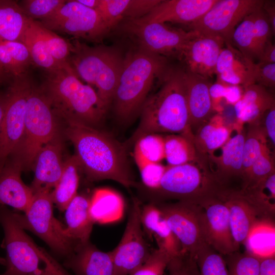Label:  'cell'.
<instances>
[{
	"instance_id": "ffe728a7",
	"label": "cell",
	"mask_w": 275,
	"mask_h": 275,
	"mask_svg": "<svg viewBox=\"0 0 275 275\" xmlns=\"http://www.w3.org/2000/svg\"><path fill=\"white\" fill-rule=\"evenodd\" d=\"M217 1L162 0L140 19L146 21L163 23L170 22L189 26L198 20Z\"/></svg>"
},
{
	"instance_id": "3957f363",
	"label": "cell",
	"mask_w": 275,
	"mask_h": 275,
	"mask_svg": "<svg viewBox=\"0 0 275 275\" xmlns=\"http://www.w3.org/2000/svg\"><path fill=\"white\" fill-rule=\"evenodd\" d=\"M169 68L166 57L140 48L126 55L112 101L119 121L127 123L140 114L154 82Z\"/></svg>"
},
{
	"instance_id": "7402d4cb",
	"label": "cell",
	"mask_w": 275,
	"mask_h": 275,
	"mask_svg": "<svg viewBox=\"0 0 275 275\" xmlns=\"http://www.w3.org/2000/svg\"><path fill=\"white\" fill-rule=\"evenodd\" d=\"M237 133L230 137L222 148L219 156L211 155L208 158L214 166L211 171L218 182L225 189L230 180L236 177L242 179L243 150L246 132L243 126L235 124Z\"/></svg>"
},
{
	"instance_id": "680465c9",
	"label": "cell",
	"mask_w": 275,
	"mask_h": 275,
	"mask_svg": "<svg viewBox=\"0 0 275 275\" xmlns=\"http://www.w3.org/2000/svg\"><path fill=\"white\" fill-rule=\"evenodd\" d=\"M6 75V73H5L4 71L0 65V82L3 81V79L5 77Z\"/></svg>"
},
{
	"instance_id": "6da1fadb",
	"label": "cell",
	"mask_w": 275,
	"mask_h": 275,
	"mask_svg": "<svg viewBox=\"0 0 275 275\" xmlns=\"http://www.w3.org/2000/svg\"><path fill=\"white\" fill-rule=\"evenodd\" d=\"M61 119L64 134L73 144L80 169L89 180H112L125 187L134 185L124 145L96 128L70 118Z\"/></svg>"
},
{
	"instance_id": "f6af8a7d",
	"label": "cell",
	"mask_w": 275,
	"mask_h": 275,
	"mask_svg": "<svg viewBox=\"0 0 275 275\" xmlns=\"http://www.w3.org/2000/svg\"><path fill=\"white\" fill-rule=\"evenodd\" d=\"M133 157L139 169L143 183L151 190L158 187L167 167L160 163L149 161L133 150Z\"/></svg>"
},
{
	"instance_id": "7dc6e473",
	"label": "cell",
	"mask_w": 275,
	"mask_h": 275,
	"mask_svg": "<svg viewBox=\"0 0 275 275\" xmlns=\"http://www.w3.org/2000/svg\"><path fill=\"white\" fill-rule=\"evenodd\" d=\"M172 257L164 250L152 249L146 262L129 275H164Z\"/></svg>"
},
{
	"instance_id": "f5cc1de1",
	"label": "cell",
	"mask_w": 275,
	"mask_h": 275,
	"mask_svg": "<svg viewBox=\"0 0 275 275\" xmlns=\"http://www.w3.org/2000/svg\"><path fill=\"white\" fill-rule=\"evenodd\" d=\"M262 9L269 22L272 34H275V2L274 1H264Z\"/></svg>"
},
{
	"instance_id": "f1b7e54d",
	"label": "cell",
	"mask_w": 275,
	"mask_h": 275,
	"mask_svg": "<svg viewBox=\"0 0 275 275\" xmlns=\"http://www.w3.org/2000/svg\"><path fill=\"white\" fill-rule=\"evenodd\" d=\"M161 0H99L95 9L111 30L120 22L141 18Z\"/></svg>"
},
{
	"instance_id": "74e56055",
	"label": "cell",
	"mask_w": 275,
	"mask_h": 275,
	"mask_svg": "<svg viewBox=\"0 0 275 275\" xmlns=\"http://www.w3.org/2000/svg\"><path fill=\"white\" fill-rule=\"evenodd\" d=\"M164 158L169 166L203 162L198 155L193 141L177 134H169L164 136Z\"/></svg>"
},
{
	"instance_id": "603a6c76",
	"label": "cell",
	"mask_w": 275,
	"mask_h": 275,
	"mask_svg": "<svg viewBox=\"0 0 275 275\" xmlns=\"http://www.w3.org/2000/svg\"><path fill=\"white\" fill-rule=\"evenodd\" d=\"M229 210V222L235 252L244 244L252 228L260 219L257 211L239 190L222 192Z\"/></svg>"
},
{
	"instance_id": "83f0119b",
	"label": "cell",
	"mask_w": 275,
	"mask_h": 275,
	"mask_svg": "<svg viewBox=\"0 0 275 275\" xmlns=\"http://www.w3.org/2000/svg\"><path fill=\"white\" fill-rule=\"evenodd\" d=\"M275 104L273 95L258 84L244 88L240 99L234 105L237 124H259L266 112Z\"/></svg>"
},
{
	"instance_id": "8fae6325",
	"label": "cell",
	"mask_w": 275,
	"mask_h": 275,
	"mask_svg": "<svg viewBox=\"0 0 275 275\" xmlns=\"http://www.w3.org/2000/svg\"><path fill=\"white\" fill-rule=\"evenodd\" d=\"M39 22L52 31L94 42L102 41L111 30L96 10L77 0L66 1L53 15Z\"/></svg>"
},
{
	"instance_id": "7bdbcfd3",
	"label": "cell",
	"mask_w": 275,
	"mask_h": 275,
	"mask_svg": "<svg viewBox=\"0 0 275 275\" xmlns=\"http://www.w3.org/2000/svg\"><path fill=\"white\" fill-rule=\"evenodd\" d=\"M230 275H258L259 258L245 252L239 251L225 256Z\"/></svg>"
},
{
	"instance_id": "d4e9b609",
	"label": "cell",
	"mask_w": 275,
	"mask_h": 275,
	"mask_svg": "<svg viewBox=\"0 0 275 275\" xmlns=\"http://www.w3.org/2000/svg\"><path fill=\"white\" fill-rule=\"evenodd\" d=\"M254 64L231 43L225 42V46L217 61L215 74L219 81L230 85L241 86L244 88L255 84Z\"/></svg>"
},
{
	"instance_id": "52a82bcc",
	"label": "cell",
	"mask_w": 275,
	"mask_h": 275,
	"mask_svg": "<svg viewBox=\"0 0 275 275\" xmlns=\"http://www.w3.org/2000/svg\"><path fill=\"white\" fill-rule=\"evenodd\" d=\"M58 119L40 88L32 86L26 102L23 135L9 159L19 162L23 170L32 169L41 148L61 134Z\"/></svg>"
},
{
	"instance_id": "ab89813d",
	"label": "cell",
	"mask_w": 275,
	"mask_h": 275,
	"mask_svg": "<svg viewBox=\"0 0 275 275\" xmlns=\"http://www.w3.org/2000/svg\"><path fill=\"white\" fill-rule=\"evenodd\" d=\"M37 21L40 34L53 58L62 66L72 68L69 63V58L72 52V45Z\"/></svg>"
},
{
	"instance_id": "60d3db41",
	"label": "cell",
	"mask_w": 275,
	"mask_h": 275,
	"mask_svg": "<svg viewBox=\"0 0 275 275\" xmlns=\"http://www.w3.org/2000/svg\"><path fill=\"white\" fill-rule=\"evenodd\" d=\"M196 259L200 275H230L223 256L207 243L198 251Z\"/></svg>"
},
{
	"instance_id": "9a60e30c",
	"label": "cell",
	"mask_w": 275,
	"mask_h": 275,
	"mask_svg": "<svg viewBox=\"0 0 275 275\" xmlns=\"http://www.w3.org/2000/svg\"><path fill=\"white\" fill-rule=\"evenodd\" d=\"M155 204L178 240L182 252L196 258L198 251L207 243L202 231L199 206L182 201Z\"/></svg>"
},
{
	"instance_id": "e575fe53",
	"label": "cell",
	"mask_w": 275,
	"mask_h": 275,
	"mask_svg": "<svg viewBox=\"0 0 275 275\" xmlns=\"http://www.w3.org/2000/svg\"><path fill=\"white\" fill-rule=\"evenodd\" d=\"M80 169L79 163L75 155L64 161L61 177L51 192L53 203L61 211H65L77 194Z\"/></svg>"
},
{
	"instance_id": "681fc988",
	"label": "cell",
	"mask_w": 275,
	"mask_h": 275,
	"mask_svg": "<svg viewBox=\"0 0 275 275\" xmlns=\"http://www.w3.org/2000/svg\"><path fill=\"white\" fill-rule=\"evenodd\" d=\"M254 77L255 82L264 87H275V63L259 62L254 64Z\"/></svg>"
},
{
	"instance_id": "2e32d148",
	"label": "cell",
	"mask_w": 275,
	"mask_h": 275,
	"mask_svg": "<svg viewBox=\"0 0 275 275\" xmlns=\"http://www.w3.org/2000/svg\"><path fill=\"white\" fill-rule=\"evenodd\" d=\"M222 192L203 199L196 204L200 207L202 229L206 242L225 256L235 252V249L229 210Z\"/></svg>"
},
{
	"instance_id": "db71d44e",
	"label": "cell",
	"mask_w": 275,
	"mask_h": 275,
	"mask_svg": "<svg viewBox=\"0 0 275 275\" xmlns=\"http://www.w3.org/2000/svg\"><path fill=\"white\" fill-rule=\"evenodd\" d=\"M242 93L239 86L228 85L225 99L228 104L234 105L240 99Z\"/></svg>"
},
{
	"instance_id": "f35d334b",
	"label": "cell",
	"mask_w": 275,
	"mask_h": 275,
	"mask_svg": "<svg viewBox=\"0 0 275 275\" xmlns=\"http://www.w3.org/2000/svg\"><path fill=\"white\" fill-rule=\"evenodd\" d=\"M268 141L261 124L249 125L246 133L243 150L242 179L243 181L252 164L268 146Z\"/></svg>"
},
{
	"instance_id": "30bf717a",
	"label": "cell",
	"mask_w": 275,
	"mask_h": 275,
	"mask_svg": "<svg viewBox=\"0 0 275 275\" xmlns=\"http://www.w3.org/2000/svg\"><path fill=\"white\" fill-rule=\"evenodd\" d=\"M123 22L122 30L135 39L140 48L166 58L174 57L180 59L188 42L198 34L191 30L186 31L140 18Z\"/></svg>"
},
{
	"instance_id": "8d00e7d4",
	"label": "cell",
	"mask_w": 275,
	"mask_h": 275,
	"mask_svg": "<svg viewBox=\"0 0 275 275\" xmlns=\"http://www.w3.org/2000/svg\"><path fill=\"white\" fill-rule=\"evenodd\" d=\"M32 63L30 52L21 42H0V65L6 74L13 77L25 74Z\"/></svg>"
},
{
	"instance_id": "d6a6232c",
	"label": "cell",
	"mask_w": 275,
	"mask_h": 275,
	"mask_svg": "<svg viewBox=\"0 0 275 275\" xmlns=\"http://www.w3.org/2000/svg\"><path fill=\"white\" fill-rule=\"evenodd\" d=\"M27 47L33 62L48 72L66 68L59 64L51 55L38 29L37 21L28 17L25 29L18 40Z\"/></svg>"
},
{
	"instance_id": "5bb4252c",
	"label": "cell",
	"mask_w": 275,
	"mask_h": 275,
	"mask_svg": "<svg viewBox=\"0 0 275 275\" xmlns=\"http://www.w3.org/2000/svg\"><path fill=\"white\" fill-rule=\"evenodd\" d=\"M140 201L133 200L126 228L118 245L110 251L115 275H129L143 265L152 250L142 229Z\"/></svg>"
},
{
	"instance_id": "4fadbf2b",
	"label": "cell",
	"mask_w": 275,
	"mask_h": 275,
	"mask_svg": "<svg viewBox=\"0 0 275 275\" xmlns=\"http://www.w3.org/2000/svg\"><path fill=\"white\" fill-rule=\"evenodd\" d=\"M264 0H217L198 20L189 25L199 34L218 36L231 43L234 29L243 18L262 7Z\"/></svg>"
},
{
	"instance_id": "bcb514c9",
	"label": "cell",
	"mask_w": 275,
	"mask_h": 275,
	"mask_svg": "<svg viewBox=\"0 0 275 275\" xmlns=\"http://www.w3.org/2000/svg\"><path fill=\"white\" fill-rule=\"evenodd\" d=\"M66 2L64 0H25L20 5L25 15L42 20L53 15Z\"/></svg>"
},
{
	"instance_id": "9c48e42d",
	"label": "cell",
	"mask_w": 275,
	"mask_h": 275,
	"mask_svg": "<svg viewBox=\"0 0 275 275\" xmlns=\"http://www.w3.org/2000/svg\"><path fill=\"white\" fill-rule=\"evenodd\" d=\"M51 192L34 195L24 214L13 212L17 223L24 230L31 231L43 240L56 254L67 257L77 243L66 231V227L54 216Z\"/></svg>"
},
{
	"instance_id": "e0dca14e",
	"label": "cell",
	"mask_w": 275,
	"mask_h": 275,
	"mask_svg": "<svg viewBox=\"0 0 275 275\" xmlns=\"http://www.w3.org/2000/svg\"><path fill=\"white\" fill-rule=\"evenodd\" d=\"M272 34L262 7L245 17L233 33L231 44L249 60L259 61Z\"/></svg>"
},
{
	"instance_id": "484cf974",
	"label": "cell",
	"mask_w": 275,
	"mask_h": 275,
	"mask_svg": "<svg viewBox=\"0 0 275 275\" xmlns=\"http://www.w3.org/2000/svg\"><path fill=\"white\" fill-rule=\"evenodd\" d=\"M21 164L9 159L0 170V204L24 212L31 204L34 194L21 178Z\"/></svg>"
},
{
	"instance_id": "9f6ffc18",
	"label": "cell",
	"mask_w": 275,
	"mask_h": 275,
	"mask_svg": "<svg viewBox=\"0 0 275 275\" xmlns=\"http://www.w3.org/2000/svg\"><path fill=\"white\" fill-rule=\"evenodd\" d=\"M8 99V93L6 92L0 93V131L5 113Z\"/></svg>"
},
{
	"instance_id": "ba28073f",
	"label": "cell",
	"mask_w": 275,
	"mask_h": 275,
	"mask_svg": "<svg viewBox=\"0 0 275 275\" xmlns=\"http://www.w3.org/2000/svg\"><path fill=\"white\" fill-rule=\"evenodd\" d=\"M225 189L206 163L198 161L167 167L159 187L151 191L157 201L176 199L197 204Z\"/></svg>"
},
{
	"instance_id": "6f0895ef",
	"label": "cell",
	"mask_w": 275,
	"mask_h": 275,
	"mask_svg": "<svg viewBox=\"0 0 275 275\" xmlns=\"http://www.w3.org/2000/svg\"><path fill=\"white\" fill-rule=\"evenodd\" d=\"M77 1L86 7L95 10L99 3V0H77Z\"/></svg>"
},
{
	"instance_id": "c3c4849f",
	"label": "cell",
	"mask_w": 275,
	"mask_h": 275,
	"mask_svg": "<svg viewBox=\"0 0 275 275\" xmlns=\"http://www.w3.org/2000/svg\"><path fill=\"white\" fill-rule=\"evenodd\" d=\"M166 270V275H200L196 258L183 253L172 258Z\"/></svg>"
},
{
	"instance_id": "816d5d0a",
	"label": "cell",
	"mask_w": 275,
	"mask_h": 275,
	"mask_svg": "<svg viewBox=\"0 0 275 275\" xmlns=\"http://www.w3.org/2000/svg\"><path fill=\"white\" fill-rule=\"evenodd\" d=\"M258 275H275V256L259 258Z\"/></svg>"
},
{
	"instance_id": "cb8c5ba5",
	"label": "cell",
	"mask_w": 275,
	"mask_h": 275,
	"mask_svg": "<svg viewBox=\"0 0 275 275\" xmlns=\"http://www.w3.org/2000/svg\"><path fill=\"white\" fill-rule=\"evenodd\" d=\"M63 266L75 275H115L110 252H103L89 241L77 243Z\"/></svg>"
},
{
	"instance_id": "4316f807",
	"label": "cell",
	"mask_w": 275,
	"mask_h": 275,
	"mask_svg": "<svg viewBox=\"0 0 275 275\" xmlns=\"http://www.w3.org/2000/svg\"><path fill=\"white\" fill-rule=\"evenodd\" d=\"M140 217L145 233L156 241L157 248L165 250L172 258L182 253L178 240L155 203H150L142 207Z\"/></svg>"
},
{
	"instance_id": "ee69618b",
	"label": "cell",
	"mask_w": 275,
	"mask_h": 275,
	"mask_svg": "<svg viewBox=\"0 0 275 275\" xmlns=\"http://www.w3.org/2000/svg\"><path fill=\"white\" fill-rule=\"evenodd\" d=\"M133 150L149 161L160 163L164 158V136L156 133L145 135L135 143Z\"/></svg>"
},
{
	"instance_id": "b9f144b4",
	"label": "cell",
	"mask_w": 275,
	"mask_h": 275,
	"mask_svg": "<svg viewBox=\"0 0 275 275\" xmlns=\"http://www.w3.org/2000/svg\"><path fill=\"white\" fill-rule=\"evenodd\" d=\"M274 173V160L267 146L252 164L243 181L242 189L254 186Z\"/></svg>"
},
{
	"instance_id": "f546056e",
	"label": "cell",
	"mask_w": 275,
	"mask_h": 275,
	"mask_svg": "<svg viewBox=\"0 0 275 275\" xmlns=\"http://www.w3.org/2000/svg\"><path fill=\"white\" fill-rule=\"evenodd\" d=\"M233 126L226 123L220 114L214 115L194 134V144L199 158L207 163L208 157L222 148L231 137Z\"/></svg>"
},
{
	"instance_id": "5b68a950",
	"label": "cell",
	"mask_w": 275,
	"mask_h": 275,
	"mask_svg": "<svg viewBox=\"0 0 275 275\" xmlns=\"http://www.w3.org/2000/svg\"><path fill=\"white\" fill-rule=\"evenodd\" d=\"M6 270L0 275H71L44 249L36 244L17 223L13 212L0 207Z\"/></svg>"
},
{
	"instance_id": "d6986e66",
	"label": "cell",
	"mask_w": 275,
	"mask_h": 275,
	"mask_svg": "<svg viewBox=\"0 0 275 275\" xmlns=\"http://www.w3.org/2000/svg\"><path fill=\"white\" fill-rule=\"evenodd\" d=\"M62 135L45 144L38 152L32 170L34 177L31 188L34 194L49 191L60 180L64 168Z\"/></svg>"
},
{
	"instance_id": "ac0fdd59",
	"label": "cell",
	"mask_w": 275,
	"mask_h": 275,
	"mask_svg": "<svg viewBox=\"0 0 275 275\" xmlns=\"http://www.w3.org/2000/svg\"><path fill=\"white\" fill-rule=\"evenodd\" d=\"M225 41L221 37L199 34L185 47L180 59L186 71L209 78L215 72L217 61Z\"/></svg>"
},
{
	"instance_id": "7c38bea8",
	"label": "cell",
	"mask_w": 275,
	"mask_h": 275,
	"mask_svg": "<svg viewBox=\"0 0 275 275\" xmlns=\"http://www.w3.org/2000/svg\"><path fill=\"white\" fill-rule=\"evenodd\" d=\"M13 79L7 90L8 99L0 131V170L22 140L26 102L33 86L25 74Z\"/></svg>"
},
{
	"instance_id": "44dd1931",
	"label": "cell",
	"mask_w": 275,
	"mask_h": 275,
	"mask_svg": "<svg viewBox=\"0 0 275 275\" xmlns=\"http://www.w3.org/2000/svg\"><path fill=\"white\" fill-rule=\"evenodd\" d=\"M184 81L190 129L194 134L214 112L210 97L209 78L184 70Z\"/></svg>"
},
{
	"instance_id": "11a10c76",
	"label": "cell",
	"mask_w": 275,
	"mask_h": 275,
	"mask_svg": "<svg viewBox=\"0 0 275 275\" xmlns=\"http://www.w3.org/2000/svg\"><path fill=\"white\" fill-rule=\"evenodd\" d=\"M259 62L275 63V45L270 39L266 43Z\"/></svg>"
},
{
	"instance_id": "277c9868",
	"label": "cell",
	"mask_w": 275,
	"mask_h": 275,
	"mask_svg": "<svg viewBox=\"0 0 275 275\" xmlns=\"http://www.w3.org/2000/svg\"><path fill=\"white\" fill-rule=\"evenodd\" d=\"M40 88L60 119L70 118L96 128L108 108L90 85L84 84L73 69L48 72Z\"/></svg>"
},
{
	"instance_id": "91938a15",
	"label": "cell",
	"mask_w": 275,
	"mask_h": 275,
	"mask_svg": "<svg viewBox=\"0 0 275 275\" xmlns=\"http://www.w3.org/2000/svg\"><path fill=\"white\" fill-rule=\"evenodd\" d=\"M0 264L4 265L5 264V259L0 257Z\"/></svg>"
},
{
	"instance_id": "836d02e7",
	"label": "cell",
	"mask_w": 275,
	"mask_h": 275,
	"mask_svg": "<svg viewBox=\"0 0 275 275\" xmlns=\"http://www.w3.org/2000/svg\"><path fill=\"white\" fill-rule=\"evenodd\" d=\"M239 191L255 208L260 218L274 221L275 173L256 185Z\"/></svg>"
},
{
	"instance_id": "7a4b0ae2",
	"label": "cell",
	"mask_w": 275,
	"mask_h": 275,
	"mask_svg": "<svg viewBox=\"0 0 275 275\" xmlns=\"http://www.w3.org/2000/svg\"><path fill=\"white\" fill-rule=\"evenodd\" d=\"M161 87L148 97L140 112L139 125L124 144L127 148L149 134L183 135L194 142L189 122L184 69L170 67L160 80Z\"/></svg>"
},
{
	"instance_id": "1f68e13d",
	"label": "cell",
	"mask_w": 275,
	"mask_h": 275,
	"mask_svg": "<svg viewBox=\"0 0 275 275\" xmlns=\"http://www.w3.org/2000/svg\"><path fill=\"white\" fill-rule=\"evenodd\" d=\"M124 201L118 192L108 188L96 189L90 198V212L95 223L106 224L120 220Z\"/></svg>"
},
{
	"instance_id": "f907efd6",
	"label": "cell",
	"mask_w": 275,
	"mask_h": 275,
	"mask_svg": "<svg viewBox=\"0 0 275 275\" xmlns=\"http://www.w3.org/2000/svg\"><path fill=\"white\" fill-rule=\"evenodd\" d=\"M267 141H270L271 145H275V104L266 112L263 116L261 122Z\"/></svg>"
},
{
	"instance_id": "4dcf8cb0",
	"label": "cell",
	"mask_w": 275,
	"mask_h": 275,
	"mask_svg": "<svg viewBox=\"0 0 275 275\" xmlns=\"http://www.w3.org/2000/svg\"><path fill=\"white\" fill-rule=\"evenodd\" d=\"M90 198L77 194L65 209L66 231L77 243L89 241L94 222L90 212Z\"/></svg>"
},
{
	"instance_id": "d590c367",
	"label": "cell",
	"mask_w": 275,
	"mask_h": 275,
	"mask_svg": "<svg viewBox=\"0 0 275 275\" xmlns=\"http://www.w3.org/2000/svg\"><path fill=\"white\" fill-rule=\"evenodd\" d=\"M28 19L17 2L0 0V42L18 41Z\"/></svg>"
},
{
	"instance_id": "8992f818",
	"label": "cell",
	"mask_w": 275,
	"mask_h": 275,
	"mask_svg": "<svg viewBox=\"0 0 275 275\" xmlns=\"http://www.w3.org/2000/svg\"><path fill=\"white\" fill-rule=\"evenodd\" d=\"M124 58L115 47L90 46L76 41L72 45L69 63L76 75L97 93L108 108L123 67Z\"/></svg>"
}]
</instances>
